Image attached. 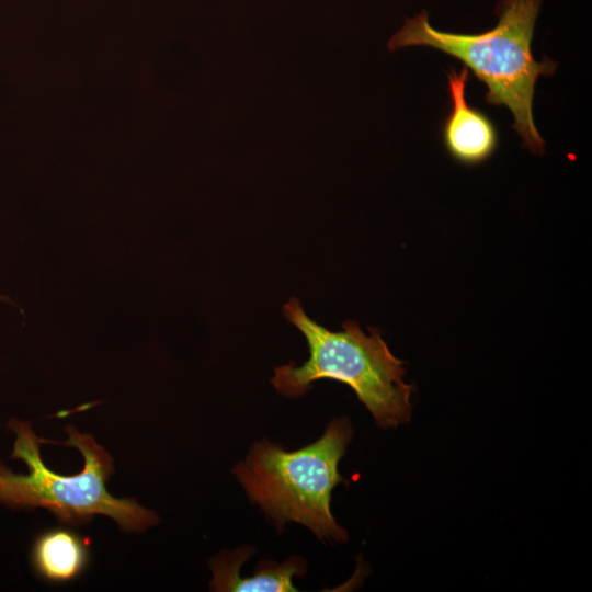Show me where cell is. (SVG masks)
<instances>
[{"label":"cell","instance_id":"7","mask_svg":"<svg viewBox=\"0 0 592 592\" xmlns=\"http://www.w3.org/2000/svg\"><path fill=\"white\" fill-rule=\"evenodd\" d=\"M89 560L88 543L68 528H52L39 534L31 550L35 571L53 582H65L78 577Z\"/></svg>","mask_w":592,"mask_h":592},{"label":"cell","instance_id":"6","mask_svg":"<svg viewBox=\"0 0 592 592\" xmlns=\"http://www.w3.org/2000/svg\"><path fill=\"white\" fill-rule=\"evenodd\" d=\"M253 548L244 545L235 551H225L209 561L214 579L213 591L226 592H289L297 591L292 582L294 576L303 577L306 561L299 556H292L282 563L273 560L260 561L253 576L241 578V566L253 555Z\"/></svg>","mask_w":592,"mask_h":592},{"label":"cell","instance_id":"5","mask_svg":"<svg viewBox=\"0 0 592 592\" xmlns=\"http://www.w3.org/2000/svg\"><path fill=\"white\" fill-rule=\"evenodd\" d=\"M449 112L442 124V140L447 153L458 163L477 166L486 162L498 148L499 134L493 121L470 105L466 87L470 79L464 66L446 73Z\"/></svg>","mask_w":592,"mask_h":592},{"label":"cell","instance_id":"8","mask_svg":"<svg viewBox=\"0 0 592 592\" xmlns=\"http://www.w3.org/2000/svg\"><path fill=\"white\" fill-rule=\"evenodd\" d=\"M0 301H8V303H12L9 298L0 295Z\"/></svg>","mask_w":592,"mask_h":592},{"label":"cell","instance_id":"3","mask_svg":"<svg viewBox=\"0 0 592 592\" xmlns=\"http://www.w3.org/2000/svg\"><path fill=\"white\" fill-rule=\"evenodd\" d=\"M352 436L351 421L341 418L332 420L319 440L294 452L264 439L232 473L277 530L297 522L323 543L342 544L348 532L335 522L330 501L333 488L346 482L338 465Z\"/></svg>","mask_w":592,"mask_h":592},{"label":"cell","instance_id":"4","mask_svg":"<svg viewBox=\"0 0 592 592\" xmlns=\"http://www.w3.org/2000/svg\"><path fill=\"white\" fill-rule=\"evenodd\" d=\"M8 428L15 436L11 457L22 460L29 471L18 474L0 464V504L12 510L43 508L64 523H83L103 514L125 531L141 532L159 523L155 511L107 491L105 482L114 471L113 458L93 436L66 428L68 441L61 444L76 447L84 465L79 474L65 476L44 464L41 439L30 422L12 419Z\"/></svg>","mask_w":592,"mask_h":592},{"label":"cell","instance_id":"1","mask_svg":"<svg viewBox=\"0 0 592 592\" xmlns=\"http://www.w3.org/2000/svg\"><path fill=\"white\" fill-rule=\"evenodd\" d=\"M543 0H499L498 23L479 34H458L432 27L426 11L406 18L403 26L388 41L390 52L409 46H429L460 60L487 86L485 102L505 105L513 129L532 153L544 155L545 141L533 117L535 86L550 76L557 64L548 57L535 60L532 39Z\"/></svg>","mask_w":592,"mask_h":592},{"label":"cell","instance_id":"2","mask_svg":"<svg viewBox=\"0 0 592 592\" xmlns=\"http://www.w3.org/2000/svg\"><path fill=\"white\" fill-rule=\"evenodd\" d=\"M286 319L306 338L309 357L301 366L276 367L271 383L288 398L305 395L311 384L329 378L350 386L382 429L408 423L412 415L413 387L403 379V362L392 355L379 331L369 335L355 321L331 331L310 319L292 297L283 307Z\"/></svg>","mask_w":592,"mask_h":592}]
</instances>
